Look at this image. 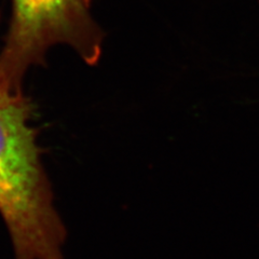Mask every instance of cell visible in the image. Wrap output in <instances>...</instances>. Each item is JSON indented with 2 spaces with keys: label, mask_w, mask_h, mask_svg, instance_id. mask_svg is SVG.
I'll use <instances>...</instances> for the list:
<instances>
[{
  "label": "cell",
  "mask_w": 259,
  "mask_h": 259,
  "mask_svg": "<svg viewBox=\"0 0 259 259\" xmlns=\"http://www.w3.org/2000/svg\"><path fill=\"white\" fill-rule=\"evenodd\" d=\"M35 113L30 97L0 75V216L14 259H64L67 230L54 204Z\"/></svg>",
  "instance_id": "obj_1"
},
{
  "label": "cell",
  "mask_w": 259,
  "mask_h": 259,
  "mask_svg": "<svg viewBox=\"0 0 259 259\" xmlns=\"http://www.w3.org/2000/svg\"><path fill=\"white\" fill-rule=\"evenodd\" d=\"M104 31L88 0H12V16L0 52V75L13 91L34 66H42L49 49L70 47L87 65L99 63Z\"/></svg>",
  "instance_id": "obj_2"
}]
</instances>
